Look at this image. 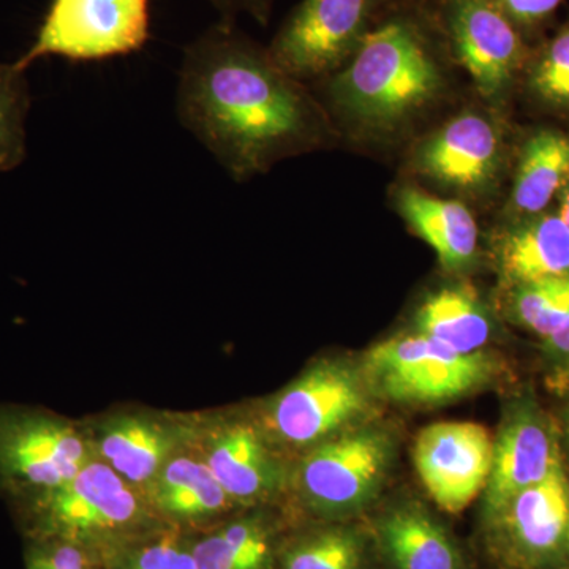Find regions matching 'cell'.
<instances>
[{
    "instance_id": "cell-1",
    "label": "cell",
    "mask_w": 569,
    "mask_h": 569,
    "mask_svg": "<svg viewBox=\"0 0 569 569\" xmlns=\"http://www.w3.org/2000/svg\"><path fill=\"white\" fill-rule=\"evenodd\" d=\"M296 84L268 50L220 18L183 50L176 114L231 178L244 181L316 140V112Z\"/></svg>"
},
{
    "instance_id": "cell-2",
    "label": "cell",
    "mask_w": 569,
    "mask_h": 569,
    "mask_svg": "<svg viewBox=\"0 0 569 569\" xmlns=\"http://www.w3.org/2000/svg\"><path fill=\"white\" fill-rule=\"evenodd\" d=\"M441 73L422 33L406 20L373 28L331 81L329 96L350 118L392 129L436 99Z\"/></svg>"
},
{
    "instance_id": "cell-3",
    "label": "cell",
    "mask_w": 569,
    "mask_h": 569,
    "mask_svg": "<svg viewBox=\"0 0 569 569\" xmlns=\"http://www.w3.org/2000/svg\"><path fill=\"white\" fill-rule=\"evenodd\" d=\"M496 367L485 350L459 353L415 332L370 348L365 370L370 389L378 395L410 406H436L486 387Z\"/></svg>"
},
{
    "instance_id": "cell-4",
    "label": "cell",
    "mask_w": 569,
    "mask_h": 569,
    "mask_svg": "<svg viewBox=\"0 0 569 569\" xmlns=\"http://www.w3.org/2000/svg\"><path fill=\"white\" fill-rule=\"evenodd\" d=\"M149 0H51L36 40L18 59L33 62L58 56L70 62H97L141 51L151 39Z\"/></svg>"
},
{
    "instance_id": "cell-5",
    "label": "cell",
    "mask_w": 569,
    "mask_h": 569,
    "mask_svg": "<svg viewBox=\"0 0 569 569\" xmlns=\"http://www.w3.org/2000/svg\"><path fill=\"white\" fill-rule=\"evenodd\" d=\"M392 460L389 433L348 430L309 448L296 473L307 503L329 516L350 515L377 496Z\"/></svg>"
},
{
    "instance_id": "cell-6",
    "label": "cell",
    "mask_w": 569,
    "mask_h": 569,
    "mask_svg": "<svg viewBox=\"0 0 569 569\" xmlns=\"http://www.w3.org/2000/svg\"><path fill=\"white\" fill-rule=\"evenodd\" d=\"M367 407V385L353 367L320 361L271 400L266 429L288 447L312 448L353 426Z\"/></svg>"
},
{
    "instance_id": "cell-7",
    "label": "cell",
    "mask_w": 569,
    "mask_h": 569,
    "mask_svg": "<svg viewBox=\"0 0 569 569\" xmlns=\"http://www.w3.org/2000/svg\"><path fill=\"white\" fill-rule=\"evenodd\" d=\"M93 456L73 422L32 408H0V479L40 493L77 477Z\"/></svg>"
},
{
    "instance_id": "cell-8",
    "label": "cell",
    "mask_w": 569,
    "mask_h": 569,
    "mask_svg": "<svg viewBox=\"0 0 569 569\" xmlns=\"http://www.w3.org/2000/svg\"><path fill=\"white\" fill-rule=\"evenodd\" d=\"M373 0H302L276 33L268 54L296 81L323 78L353 58L372 20Z\"/></svg>"
},
{
    "instance_id": "cell-9",
    "label": "cell",
    "mask_w": 569,
    "mask_h": 569,
    "mask_svg": "<svg viewBox=\"0 0 569 569\" xmlns=\"http://www.w3.org/2000/svg\"><path fill=\"white\" fill-rule=\"evenodd\" d=\"M137 489L103 460H89L66 485L33 496L41 538L77 542L129 529L142 515Z\"/></svg>"
},
{
    "instance_id": "cell-10",
    "label": "cell",
    "mask_w": 569,
    "mask_h": 569,
    "mask_svg": "<svg viewBox=\"0 0 569 569\" xmlns=\"http://www.w3.org/2000/svg\"><path fill=\"white\" fill-rule=\"evenodd\" d=\"M493 438L477 422L427 426L413 447L415 467L430 498L443 511H463L488 486Z\"/></svg>"
},
{
    "instance_id": "cell-11",
    "label": "cell",
    "mask_w": 569,
    "mask_h": 569,
    "mask_svg": "<svg viewBox=\"0 0 569 569\" xmlns=\"http://www.w3.org/2000/svg\"><path fill=\"white\" fill-rule=\"evenodd\" d=\"M197 427L151 411H121L104 417L89 436L93 456L134 488H146L164 463L189 451Z\"/></svg>"
},
{
    "instance_id": "cell-12",
    "label": "cell",
    "mask_w": 569,
    "mask_h": 569,
    "mask_svg": "<svg viewBox=\"0 0 569 569\" xmlns=\"http://www.w3.org/2000/svg\"><path fill=\"white\" fill-rule=\"evenodd\" d=\"M452 50L485 97L507 91L522 66L526 47L518 28L493 0H449Z\"/></svg>"
},
{
    "instance_id": "cell-13",
    "label": "cell",
    "mask_w": 569,
    "mask_h": 569,
    "mask_svg": "<svg viewBox=\"0 0 569 569\" xmlns=\"http://www.w3.org/2000/svg\"><path fill=\"white\" fill-rule=\"evenodd\" d=\"M560 463L559 445L548 417L533 400L516 403L493 438L486 512L492 518L512 497L548 478Z\"/></svg>"
},
{
    "instance_id": "cell-14",
    "label": "cell",
    "mask_w": 569,
    "mask_h": 569,
    "mask_svg": "<svg viewBox=\"0 0 569 569\" xmlns=\"http://www.w3.org/2000/svg\"><path fill=\"white\" fill-rule=\"evenodd\" d=\"M201 430V429H200ZM198 455L233 501H257L282 485V470L252 422L220 419L198 432Z\"/></svg>"
},
{
    "instance_id": "cell-15",
    "label": "cell",
    "mask_w": 569,
    "mask_h": 569,
    "mask_svg": "<svg viewBox=\"0 0 569 569\" xmlns=\"http://www.w3.org/2000/svg\"><path fill=\"white\" fill-rule=\"evenodd\" d=\"M500 138L496 127L478 114H462L422 146L418 167L433 181L462 190L479 189L496 178Z\"/></svg>"
},
{
    "instance_id": "cell-16",
    "label": "cell",
    "mask_w": 569,
    "mask_h": 569,
    "mask_svg": "<svg viewBox=\"0 0 569 569\" xmlns=\"http://www.w3.org/2000/svg\"><path fill=\"white\" fill-rule=\"evenodd\" d=\"M490 519L507 535L519 559L533 563L552 557L567 541L569 481L563 466L512 497Z\"/></svg>"
},
{
    "instance_id": "cell-17",
    "label": "cell",
    "mask_w": 569,
    "mask_h": 569,
    "mask_svg": "<svg viewBox=\"0 0 569 569\" xmlns=\"http://www.w3.org/2000/svg\"><path fill=\"white\" fill-rule=\"evenodd\" d=\"M497 264L512 288L569 276V231L559 213H535L500 236Z\"/></svg>"
},
{
    "instance_id": "cell-18",
    "label": "cell",
    "mask_w": 569,
    "mask_h": 569,
    "mask_svg": "<svg viewBox=\"0 0 569 569\" xmlns=\"http://www.w3.org/2000/svg\"><path fill=\"white\" fill-rule=\"evenodd\" d=\"M397 206L415 233L437 253L448 271L471 264L478 250V224L466 206L413 187L400 190Z\"/></svg>"
},
{
    "instance_id": "cell-19",
    "label": "cell",
    "mask_w": 569,
    "mask_h": 569,
    "mask_svg": "<svg viewBox=\"0 0 569 569\" xmlns=\"http://www.w3.org/2000/svg\"><path fill=\"white\" fill-rule=\"evenodd\" d=\"M146 490L153 507L179 519L211 518L234 503L192 449L164 463Z\"/></svg>"
},
{
    "instance_id": "cell-20",
    "label": "cell",
    "mask_w": 569,
    "mask_h": 569,
    "mask_svg": "<svg viewBox=\"0 0 569 569\" xmlns=\"http://www.w3.org/2000/svg\"><path fill=\"white\" fill-rule=\"evenodd\" d=\"M417 332L459 353H477L488 346L492 321L468 284L441 288L418 309Z\"/></svg>"
},
{
    "instance_id": "cell-21",
    "label": "cell",
    "mask_w": 569,
    "mask_h": 569,
    "mask_svg": "<svg viewBox=\"0 0 569 569\" xmlns=\"http://www.w3.org/2000/svg\"><path fill=\"white\" fill-rule=\"evenodd\" d=\"M568 182L569 137L557 130H542L523 148L512 187V208L527 216L541 213Z\"/></svg>"
},
{
    "instance_id": "cell-22",
    "label": "cell",
    "mask_w": 569,
    "mask_h": 569,
    "mask_svg": "<svg viewBox=\"0 0 569 569\" xmlns=\"http://www.w3.org/2000/svg\"><path fill=\"white\" fill-rule=\"evenodd\" d=\"M381 537L397 569H459L455 546L422 509L392 511L383 520Z\"/></svg>"
},
{
    "instance_id": "cell-23",
    "label": "cell",
    "mask_w": 569,
    "mask_h": 569,
    "mask_svg": "<svg viewBox=\"0 0 569 569\" xmlns=\"http://www.w3.org/2000/svg\"><path fill=\"white\" fill-rule=\"evenodd\" d=\"M198 569H268L271 541L257 520L224 526L192 548Z\"/></svg>"
},
{
    "instance_id": "cell-24",
    "label": "cell",
    "mask_w": 569,
    "mask_h": 569,
    "mask_svg": "<svg viewBox=\"0 0 569 569\" xmlns=\"http://www.w3.org/2000/svg\"><path fill=\"white\" fill-rule=\"evenodd\" d=\"M31 92L26 70L0 62V173L14 170L26 159V118Z\"/></svg>"
},
{
    "instance_id": "cell-25",
    "label": "cell",
    "mask_w": 569,
    "mask_h": 569,
    "mask_svg": "<svg viewBox=\"0 0 569 569\" xmlns=\"http://www.w3.org/2000/svg\"><path fill=\"white\" fill-rule=\"evenodd\" d=\"M511 307L519 325L549 339L569 321V276L516 287Z\"/></svg>"
},
{
    "instance_id": "cell-26",
    "label": "cell",
    "mask_w": 569,
    "mask_h": 569,
    "mask_svg": "<svg viewBox=\"0 0 569 569\" xmlns=\"http://www.w3.org/2000/svg\"><path fill=\"white\" fill-rule=\"evenodd\" d=\"M361 553L353 531L326 530L298 542L284 557V569H359Z\"/></svg>"
},
{
    "instance_id": "cell-27",
    "label": "cell",
    "mask_w": 569,
    "mask_h": 569,
    "mask_svg": "<svg viewBox=\"0 0 569 569\" xmlns=\"http://www.w3.org/2000/svg\"><path fill=\"white\" fill-rule=\"evenodd\" d=\"M530 88L542 102L569 108V26L539 56L531 69Z\"/></svg>"
},
{
    "instance_id": "cell-28",
    "label": "cell",
    "mask_w": 569,
    "mask_h": 569,
    "mask_svg": "<svg viewBox=\"0 0 569 569\" xmlns=\"http://www.w3.org/2000/svg\"><path fill=\"white\" fill-rule=\"evenodd\" d=\"M122 569H198L192 549L174 537H163L137 550Z\"/></svg>"
},
{
    "instance_id": "cell-29",
    "label": "cell",
    "mask_w": 569,
    "mask_h": 569,
    "mask_svg": "<svg viewBox=\"0 0 569 569\" xmlns=\"http://www.w3.org/2000/svg\"><path fill=\"white\" fill-rule=\"evenodd\" d=\"M26 563L28 569H92L77 542L58 538H41L29 549Z\"/></svg>"
},
{
    "instance_id": "cell-30",
    "label": "cell",
    "mask_w": 569,
    "mask_h": 569,
    "mask_svg": "<svg viewBox=\"0 0 569 569\" xmlns=\"http://www.w3.org/2000/svg\"><path fill=\"white\" fill-rule=\"evenodd\" d=\"M563 0H493V3L507 14L508 20L518 26L538 24L549 18Z\"/></svg>"
},
{
    "instance_id": "cell-31",
    "label": "cell",
    "mask_w": 569,
    "mask_h": 569,
    "mask_svg": "<svg viewBox=\"0 0 569 569\" xmlns=\"http://www.w3.org/2000/svg\"><path fill=\"white\" fill-rule=\"evenodd\" d=\"M219 11L222 20H233L236 14L249 13L257 20H268L271 0H208Z\"/></svg>"
},
{
    "instance_id": "cell-32",
    "label": "cell",
    "mask_w": 569,
    "mask_h": 569,
    "mask_svg": "<svg viewBox=\"0 0 569 569\" xmlns=\"http://www.w3.org/2000/svg\"><path fill=\"white\" fill-rule=\"evenodd\" d=\"M546 348L552 356L557 381L569 388V321L552 337L545 340Z\"/></svg>"
},
{
    "instance_id": "cell-33",
    "label": "cell",
    "mask_w": 569,
    "mask_h": 569,
    "mask_svg": "<svg viewBox=\"0 0 569 569\" xmlns=\"http://www.w3.org/2000/svg\"><path fill=\"white\" fill-rule=\"evenodd\" d=\"M560 219L569 231V182L563 190H561V204H560Z\"/></svg>"
},
{
    "instance_id": "cell-34",
    "label": "cell",
    "mask_w": 569,
    "mask_h": 569,
    "mask_svg": "<svg viewBox=\"0 0 569 569\" xmlns=\"http://www.w3.org/2000/svg\"><path fill=\"white\" fill-rule=\"evenodd\" d=\"M565 433H567V438L569 441V411L565 415Z\"/></svg>"
},
{
    "instance_id": "cell-35",
    "label": "cell",
    "mask_w": 569,
    "mask_h": 569,
    "mask_svg": "<svg viewBox=\"0 0 569 569\" xmlns=\"http://www.w3.org/2000/svg\"><path fill=\"white\" fill-rule=\"evenodd\" d=\"M565 542H567L568 548H569V520H568V529H567V541H565Z\"/></svg>"
}]
</instances>
